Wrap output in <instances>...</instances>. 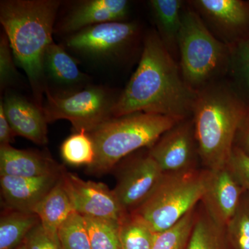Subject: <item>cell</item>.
I'll return each instance as SVG.
<instances>
[{"label":"cell","instance_id":"6","mask_svg":"<svg viewBox=\"0 0 249 249\" xmlns=\"http://www.w3.org/2000/svg\"><path fill=\"white\" fill-rule=\"evenodd\" d=\"M209 175L204 168L163 173L151 195L132 212L156 233L165 231L200 203Z\"/></svg>","mask_w":249,"mask_h":249},{"label":"cell","instance_id":"11","mask_svg":"<svg viewBox=\"0 0 249 249\" xmlns=\"http://www.w3.org/2000/svg\"><path fill=\"white\" fill-rule=\"evenodd\" d=\"M163 173L148 152L135 156L123 165L114 191L124 211L132 212L146 200Z\"/></svg>","mask_w":249,"mask_h":249},{"label":"cell","instance_id":"23","mask_svg":"<svg viewBox=\"0 0 249 249\" xmlns=\"http://www.w3.org/2000/svg\"><path fill=\"white\" fill-rule=\"evenodd\" d=\"M230 83L249 109V36L230 45Z\"/></svg>","mask_w":249,"mask_h":249},{"label":"cell","instance_id":"4","mask_svg":"<svg viewBox=\"0 0 249 249\" xmlns=\"http://www.w3.org/2000/svg\"><path fill=\"white\" fill-rule=\"evenodd\" d=\"M178 121L144 112L111 118L89 133L95 160L87 168L88 173L96 176L109 173L124 157L142 147H151Z\"/></svg>","mask_w":249,"mask_h":249},{"label":"cell","instance_id":"18","mask_svg":"<svg viewBox=\"0 0 249 249\" xmlns=\"http://www.w3.org/2000/svg\"><path fill=\"white\" fill-rule=\"evenodd\" d=\"M157 34L173 56L178 52V40L182 24L183 1L181 0H150L148 1Z\"/></svg>","mask_w":249,"mask_h":249},{"label":"cell","instance_id":"26","mask_svg":"<svg viewBox=\"0 0 249 249\" xmlns=\"http://www.w3.org/2000/svg\"><path fill=\"white\" fill-rule=\"evenodd\" d=\"M60 152L68 164L89 167L95 160V149L89 133L82 131L70 136L62 142Z\"/></svg>","mask_w":249,"mask_h":249},{"label":"cell","instance_id":"3","mask_svg":"<svg viewBox=\"0 0 249 249\" xmlns=\"http://www.w3.org/2000/svg\"><path fill=\"white\" fill-rule=\"evenodd\" d=\"M249 114L230 82L221 80L198 91L192 118L203 168L214 170L227 165Z\"/></svg>","mask_w":249,"mask_h":249},{"label":"cell","instance_id":"12","mask_svg":"<svg viewBox=\"0 0 249 249\" xmlns=\"http://www.w3.org/2000/svg\"><path fill=\"white\" fill-rule=\"evenodd\" d=\"M245 193V190L226 165L220 169L209 170L200 203L214 222L226 227Z\"/></svg>","mask_w":249,"mask_h":249},{"label":"cell","instance_id":"32","mask_svg":"<svg viewBox=\"0 0 249 249\" xmlns=\"http://www.w3.org/2000/svg\"><path fill=\"white\" fill-rule=\"evenodd\" d=\"M24 243L27 249H64L58 234L46 230L40 222L29 232Z\"/></svg>","mask_w":249,"mask_h":249},{"label":"cell","instance_id":"13","mask_svg":"<svg viewBox=\"0 0 249 249\" xmlns=\"http://www.w3.org/2000/svg\"><path fill=\"white\" fill-rule=\"evenodd\" d=\"M129 11V1L127 0L81 1L62 19L59 31L70 36L96 24L124 22Z\"/></svg>","mask_w":249,"mask_h":249},{"label":"cell","instance_id":"15","mask_svg":"<svg viewBox=\"0 0 249 249\" xmlns=\"http://www.w3.org/2000/svg\"><path fill=\"white\" fill-rule=\"evenodd\" d=\"M190 4L226 40L235 38L249 25V6L241 0H194Z\"/></svg>","mask_w":249,"mask_h":249},{"label":"cell","instance_id":"25","mask_svg":"<svg viewBox=\"0 0 249 249\" xmlns=\"http://www.w3.org/2000/svg\"><path fill=\"white\" fill-rule=\"evenodd\" d=\"M84 217L91 249H122L119 221L105 218Z\"/></svg>","mask_w":249,"mask_h":249},{"label":"cell","instance_id":"21","mask_svg":"<svg viewBox=\"0 0 249 249\" xmlns=\"http://www.w3.org/2000/svg\"><path fill=\"white\" fill-rule=\"evenodd\" d=\"M44 66L45 74L59 85L73 86L85 83L88 78L78 68L76 60L53 42L46 51Z\"/></svg>","mask_w":249,"mask_h":249},{"label":"cell","instance_id":"17","mask_svg":"<svg viewBox=\"0 0 249 249\" xmlns=\"http://www.w3.org/2000/svg\"><path fill=\"white\" fill-rule=\"evenodd\" d=\"M63 167L48 155L32 150L0 146V176L39 178L60 173Z\"/></svg>","mask_w":249,"mask_h":249},{"label":"cell","instance_id":"7","mask_svg":"<svg viewBox=\"0 0 249 249\" xmlns=\"http://www.w3.org/2000/svg\"><path fill=\"white\" fill-rule=\"evenodd\" d=\"M42 111L47 123L70 121L76 132L90 133L109 120L118 97L102 87L90 86L74 93H53L47 88Z\"/></svg>","mask_w":249,"mask_h":249},{"label":"cell","instance_id":"22","mask_svg":"<svg viewBox=\"0 0 249 249\" xmlns=\"http://www.w3.org/2000/svg\"><path fill=\"white\" fill-rule=\"evenodd\" d=\"M40 222L38 216L34 213L7 208L0 219V249H17Z\"/></svg>","mask_w":249,"mask_h":249},{"label":"cell","instance_id":"8","mask_svg":"<svg viewBox=\"0 0 249 249\" xmlns=\"http://www.w3.org/2000/svg\"><path fill=\"white\" fill-rule=\"evenodd\" d=\"M138 32L139 26L135 22L103 23L71 34L65 43L69 49L85 56L113 58L130 47Z\"/></svg>","mask_w":249,"mask_h":249},{"label":"cell","instance_id":"31","mask_svg":"<svg viewBox=\"0 0 249 249\" xmlns=\"http://www.w3.org/2000/svg\"><path fill=\"white\" fill-rule=\"evenodd\" d=\"M227 166L249 196V156L234 145Z\"/></svg>","mask_w":249,"mask_h":249},{"label":"cell","instance_id":"9","mask_svg":"<svg viewBox=\"0 0 249 249\" xmlns=\"http://www.w3.org/2000/svg\"><path fill=\"white\" fill-rule=\"evenodd\" d=\"M147 152L164 173L198 169L201 160L193 118L178 121Z\"/></svg>","mask_w":249,"mask_h":249},{"label":"cell","instance_id":"14","mask_svg":"<svg viewBox=\"0 0 249 249\" xmlns=\"http://www.w3.org/2000/svg\"><path fill=\"white\" fill-rule=\"evenodd\" d=\"M62 170L39 178L0 176L1 196L5 204L9 209L35 213L40 201L60 179Z\"/></svg>","mask_w":249,"mask_h":249},{"label":"cell","instance_id":"29","mask_svg":"<svg viewBox=\"0 0 249 249\" xmlns=\"http://www.w3.org/2000/svg\"><path fill=\"white\" fill-rule=\"evenodd\" d=\"M226 229L233 249H249V196L247 193Z\"/></svg>","mask_w":249,"mask_h":249},{"label":"cell","instance_id":"30","mask_svg":"<svg viewBox=\"0 0 249 249\" xmlns=\"http://www.w3.org/2000/svg\"><path fill=\"white\" fill-rule=\"evenodd\" d=\"M15 60L7 36L3 33L0 37V87L5 89L17 76Z\"/></svg>","mask_w":249,"mask_h":249},{"label":"cell","instance_id":"19","mask_svg":"<svg viewBox=\"0 0 249 249\" xmlns=\"http://www.w3.org/2000/svg\"><path fill=\"white\" fill-rule=\"evenodd\" d=\"M186 249H233L226 227L214 222L201 203Z\"/></svg>","mask_w":249,"mask_h":249},{"label":"cell","instance_id":"28","mask_svg":"<svg viewBox=\"0 0 249 249\" xmlns=\"http://www.w3.org/2000/svg\"><path fill=\"white\" fill-rule=\"evenodd\" d=\"M58 234L64 249H91L84 217L76 211L60 226Z\"/></svg>","mask_w":249,"mask_h":249},{"label":"cell","instance_id":"16","mask_svg":"<svg viewBox=\"0 0 249 249\" xmlns=\"http://www.w3.org/2000/svg\"><path fill=\"white\" fill-rule=\"evenodd\" d=\"M2 103L6 118L16 136L37 145L48 142L47 123L43 111L36 104L14 93H8Z\"/></svg>","mask_w":249,"mask_h":249},{"label":"cell","instance_id":"33","mask_svg":"<svg viewBox=\"0 0 249 249\" xmlns=\"http://www.w3.org/2000/svg\"><path fill=\"white\" fill-rule=\"evenodd\" d=\"M16 136L5 114L2 103H0V146L11 145Z\"/></svg>","mask_w":249,"mask_h":249},{"label":"cell","instance_id":"2","mask_svg":"<svg viewBox=\"0 0 249 249\" xmlns=\"http://www.w3.org/2000/svg\"><path fill=\"white\" fill-rule=\"evenodd\" d=\"M61 4L58 0H4L0 22L7 36L16 65L29 78L36 106L43 107L44 58L53 42L54 23Z\"/></svg>","mask_w":249,"mask_h":249},{"label":"cell","instance_id":"35","mask_svg":"<svg viewBox=\"0 0 249 249\" xmlns=\"http://www.w3.org/2000/svg\"><path fill=\"white\" fill-rule=\"evenodd\" d=\"M16 249H27V245H26V244L24 243V242L22 245L19 246V247H18V248Z\"/></svg>","mask_w":249,"mask_h":249},{"label":"cell","instance_id":"1","mask_svg":"<svg viewBox=\"0 0 249 249\" xmlns=\"http://www.w3.org/2000/svg\"><path fill=\"white\" fill-rule=\"evenodd\" d=\"M196 95L157 31H152L145 37L138 67L118 97L113 116L144 112L182 121L193 115Z\"/></svg>","mask_w":249,"mask_h":249},{"label":"cell","instance_id":"10","mask_svg":"<svg viewBox=\"0 0 249 249\" xmlns=\"http://www.w3.org/2000/svg\"><path fill=\"white\" fill-rule=\"evenodd\" d=\"M61 178L72 206L83 217L120 221L126 213L114 190L105 183L85 181L76 174L62 170Z\"/></svg>","mask_w":249,"mask_h":249},{"label":"cell","instance_id":"24","mask_svg":"<svg viewBox=\"0 0 249 249\" xmlns=\"http://www.w3.org/2000/svg\"><path fill=\"white\" fill-rule=\"evenodd\" d=\"M122 249H152L157 233L138 214L126 213L119 221Z\"/></svg>","mask_w":249,"mask_h":249},{"label":"cell","instance_id":"20","mask_svg":"<svg viewBox=\"0 0 249 249\" xmlns=\"http://www.w3.org/2000/svg\"><path fill=\"white\" fill-rule=\"evenodd\" d=\"M73 212L74 209L64 188L61 177L35 210L42 227L54 233H58L59 228Z\"/></svg>","mask_w":249,"mask_h":249},{"label":"cell","instance_id":"5","mask_svg":"<svg viewBox=\"0 0 249 249\" xmlns=\"http://www.w3.org/2000/svg\"><path fill=\"white\" fill-rule=\"evenodd\" d=\"M178 51L183 80L196 92L229 73L230 45L214 36L194 9H183Z\"/></svg>","mask_w":249,"mask_h":249},{"label":"cell","instance_id":"34","mask_svg":"<svg viewBox=\"0 0 249 249\" xmlns=\"http://www.w3.org/2000/svg\"><path fill=\"white\" fill-rule=\"evenodd\" d=\"M235 146L249 156V114L246 118L236 136Z\"/></svg>","mask_w":249,"mask_h":249},{"label":"cell","instance_id":"27","mask_svg":"<svg viewBox=\"0 0 249 249\" xmlns=\"http://www.w3.org/2000/svg\"><path fill=\"white\" fill-rule=\"evenodd\" d=\"M197 206L173 227L157 233L152 249H186L196 222Z\"/></svg>","mask_w":249,"mask_h":249}]
</instances>
